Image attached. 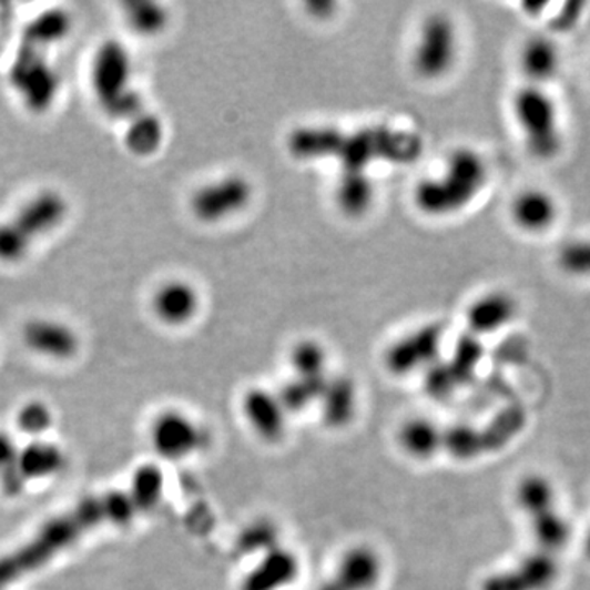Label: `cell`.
I'll use <instances>...</instances> for the list:
<instances>
[{"label": "cell", "mask_w": 590, "mask_h": 590, "mask_svg": "<svg viewBox=\"0 0 590 590\" xmlns=\"http://www.w3.org/2000/svg\"><path fill=\"white\" fill-rule=\"evenodd\" d=\"M140 517L126 489L84 497L71 509L41 523L29 541L0 556V589H9L22 579L47 568L79 541L102 527H130Z\"/></svg>", "instance_id": "1"}, {"label": "cell", "mask_w": 590, "mask_h": 590, "mask_svg": "<svg viewBox=\"0 0 590 590\" xmlns=\"http://www.w3.org/2000/svg\"><path fill=\"white\" fill-rule=\"evenodd\" d=\"M71 30V13L53 7L30 19L20 33L7 70V81L30 113L44 115L60 99L63 78L54 63V51L68 40Z\"/></svg>", "instance_id": "2"}, {"label": "cell", "mask_w": 590, "mask_h": 590, "mask_svg": "<svg viewBox=\"0 0 590 590\" xmlns=\"http://www.w3.org/2000/svg\"><path fill=\"white\" fill-rule=\"evenodd\" d=\"M89 82L99 111L112 122L126 126L148 112L135 84L132 54L122 41L104 40L95 48Z\"/></svg>", "instance_id": "3"}, {"label": "cell", "mask_w": 590, "mask_h": 590, "mask_svg": "<svg viewBox=\"0 0 590 590\" xmlns=\"http://www.w3.org/2000/svg\"><path fill=\"white\" fill-rule=\"evenodd\" d=\"M486 183V160L471 148H458L449 154L441 174L418 181L414 204L428 217H449L468 207Z\"/></svg>", "instance_id": "4"}, {"label": "cell", "mask_w": 590, "mask_h": 590, "mask_svg": "<svg viewBox=\"0 0 590 590\" xmlns=\"http://www.w3.org/2000/svg\"><path fill=\"white\" fill-rule=\"evenodd\" d=\"M71 204L58 189H41L16 214L0 222V263L27 258L41 240L57 232L70 217Z\"/></svg>", "instance_id": "5"}, {"label": "cell", "mask_w": 590, "mask_h": 590, "mask_svg": "<svg viewBox=\"0 0 590 590\" xmlns=\"http://www.w3.org/2000/svg\"><path fill=\"white\" fill-rule=\"evenodd\" d=\"M525 145L535 157L551 160L561 150L558 109L551 95L538 85H527L513 99Z\"/></svg>", "instance_id": "6"}, {"label": "cell", "mask_w": 590, "mask_h": 590, "mask_svg": "<svg viewBox=\"0 0 590 590\" xmlns=\"http://www.w3.org/2000/svg\"><path fill=\"white\" fill-rule=\"evenodd\" d=\"M148 441L157 458L180 462L201 451L205 445V431L183 408L167 407L151 418Z\"/></svg>", "instance_id": "7"}, {"label": "cell", "mask_w": 590, "mask_h": 590, "mask_svg": "<svg viewBox=\"0 0 590 590\" xmlns=\"http://www.w3.org/2000/svg\"><path fill=\"white\" fill-rule=\"evenodd\" d=\"M253 195L255 187L248 177L225 174L195 189L189 199V208L199 222L215 225L245 211L252 204Z\"/></svg>", "instance_id": "8"}, {"label": "cell", "mask_w": 590, "mask_h": 590, "mask_svg": "<svg viewBox=\"0 0 590 590\" xmlns=\"http://www.w3.org/2000/svg\"><path fill=\"white\" fill-rule=\"evenodd\" d=\"M458 30L445 13H434L418 32L411 67L424 79H440L455 67L458 58Z\"/></svg>", "instance_id": "9"}, {"label": "cell", "mask_w": 590, "mask_h": 590, "mask_svg": "<svg viewBox=\"0 0 590 590\" xmlns=\"http://www.w3.org/2000/svg\"><path fill=\"white\" fill-rule=\"evenodd\" d=\"M442 343V328L424 325L390 343L384 353V366L393 376L404 377L437 365Z\"/></svg>", "instance_id": "10"}, {"label": "cell", "mask_w": 590, "mask_h": 590, "mask_svg": "<svg viewBox=\"0 0 590 590\" xmlns=\"http://www.w3.org/2000/svg\"><path fill=\"white\" fill-rule=\"evenodd\" d=\"M243 420L253 435L266 445H279L289 431V411L276 390L250 387L240 399Z\"/></svg>", "instance_id": "11"}, {"label": "cell", "mask_w": 590, "mask_h": 590, "mask_svg": "<svg viewBox=\"0 0 590 590\" xmlns=\"http://www.w3.org/2000/svg\"><path fill=\"white\" fill-rule=\"evenodd\" d=\"M20 336L30 353L50 362H71L81 352V336L78 330L73 325L58 318H30L23 325Z\"/></svg>", "instance_id": "12"}, {"label": "cell", "mask_w": 590, "mask_h": 590, "mask_svg": "<svg viewBox=\"0 0 590 590\" xmlns=\"http://www.w3.org/2000/svg\"><path fill=\"white\" fill-rule=\"evenodd\" d=\"M383 578V555L370 545L358 543L338 556L332 584L338 590H376Z\"/></svg>", "instance_id": "13"}, {"label": "cell", "mask_w": 590, "mask_h": 590, "mask_svg": "<svg viewBox=\"0 0 590 590\" xmlns=\"http://www.w3.org/2000/svg\"><path fill=\"white\" fill-rule=\"evenodd\" d=\"M150 305L156 321L166 327L181 328L195 321L201 312L202 298L194 284L174 277L154 289Z\"/></svg>", "instance_id": "14"}, {"label": "cell", "mask_w": 590, "mask_h": 590, "mask_svg": "<svg viewBox=\"0 0 590 590\" xmlns=\"http://www.w3.org/2000/svg\"><path fill=\"white\" fill-rule=\"evenodd\" d=\"M301 572V558L283 545L256 559L240 582L238 590H287L297 582Z\"/></svg>", "instance_id": "15"}, {"label": "cell", "mask_w": 590, "mask_h": 590, "mask_svg": "<svg viewBox=\"0 0 590 590\" xmlns=\"http://www.w3.org/2000/svg\"><path fill=\"white\" fill-rule=\"evenodd\" d=\"M445 430L427 415H410L400 421L396 431L397 448L410 461L427 462L442 451Z\"/></svg>", "instance_id": "16"}, {"label": "cell", "mask_w": 590, "mask_h": 590, "mask_svg": "<svg viewBox=\"0 0 590 590\" xmlns=\"http://www.w3.org/2000/svg\"><path fill=\"white\" fill-rule=\"evenodd\" d=\"M322 421L330 430H343L355 421L359 394L349 377H328L317 400Z\"/></svg>", "instance_id": "17"}, {"label": "cell", "mask_w": 590, "mask_h": 590, "mask_svg": "<svg viewBox=\"0 0 590 590\" xmlns=\"http://www.w3.org/2000/svg\"><path fill=\"white\" fill-rule=\"evenodd\" d=\"M67 468V451L58 442L38 438L19 448L16 469L27 484L54 478Z\"/></svg>", "instance_id": "18"}, {"label": "cell", "mask_w": 590, "mask_h": 590, "mask_svg": "<svg viewBox=\"0 0 590 590\" xmlns=\"http://www.w3.org/2000/svg\"><path fill=\"white\" fill-rule=\"evenodd\" d=\"M516 301L506 293H489L476 298L466 312L469 330L490 335L506 327L516 315Z\"/></svg>", "instance_id": "19"}, {"label": "cell", "mask_w": 590, "mask_h": 590, "mask_svg": "<svg viewBox=\"0 0 590 590\" xmlns=\"http://www.w3.org/2000/svg\"><path fill=\"white\" fill-rule=\"evenodd\" d=\"M558 217V205L550 194L538 189L521 192L512 204L513 222L525 232L540 233Z\"/></svg>", "instance_id": "20"}, {"label": "cell", "mask_w": 590, "mask_h": 590, "mask_svg": "<svg viewBox=\"0 0 590 590\" xmlns=\"http://www.w3.org/2000/svg\"><path fill=\"white\" fill-rule=\"evenodd\" d=\"M376 187L368 171L345 170L336 184L335 201L348 217H362L373 207Z\"/></svg>", "instance_id": "21"}, {"label": "cell", "mask_w": 590, "mask_h": 590, "mask_svg": "<svg viewBox=\"0 0 590 590\" xmlns=\"http://www.w3.org/2000/svg\"><path fill=\"white\" fill-rule=\"evenodd\" d=\"M561 64L558 47L551 38L535 37L523 44L520 53V67L530 85L540 88L545 82L556 78Z\"/></svg>", "instance_id": "22"}, {"label": "cell", "mask_w": 590, "mask_h": 590, "mask_svg": "<svg viewBox=\"0 0 590 590\" xmlns=\"http://www.w3.org/2000/svg\"><path fill=\"white\" fill-rule=\"evenodd\" d=\"M126 492L132 497L140 516L151 513L161 506L166 492V476L156 462H143L130 478Z\"/></svg>", "instance_id": "23"}, {"label": "cell", "mask_w": 590, "mask_h": 590, "mask_svg": "<svg viewBox=\"0 0 590 590\" xmlns=\"http://www.w3.org/2000/svg\"><path fill=\"white\" fill-rule=\"evenodd\" d=\"M164 123L156 113L148 111L125 126L123 143L135 156L146 157L156 153L164 142Z\"/></svg>", "instance_id": "24"}, {"label": "cell", "mask_w": 590, "mask_h": 590, "mask_svg": "<svg viewBox=\"0 0 590 590\" xmlns=\"http://www.w3.org/2000/svg\"><path fill=\"white\" fill-rule=\"evenodd\" d=\"M279 547H283L279 525L266 517L255 518V520L250 521L240 530L238 537H236V550H238V553L253 556L256 559Z\"/></svg>", "instance_id": "25"}, {"label": "cell", "mask_w": 590, "mask_h": 590, "mask_svg": "<svg viewBox=\"0 0 590 590\" xmlns=\"http://www.w3.org/2000/svg\"><path fill=\"white\" fill-rule=\"evenodd\" d=\"M327 348L317 339H301L295 343L289 355V366L293 369V376L307 380H327L328 374Z\"/></svg>", "instance_id": "26"}, {"label": "cell", "mask_w": 590, "mask_h": 590, "mask_svg": "<svg viewBox=\"0 0 590 590\" xmlns=\"http://www.w3.org/2000/svg\"><path fill=\"white\" fill-rule=\"evenodd\" d=\"M123 17L130 30L140 37H157L170 26L171 16L163 3L135 0L123 3Z\"/></svg>", "instance_id": "27"}, {"label": "cell", "mask_w": 590, "mask_h": 590, "mask_svg": "<svg viewBox=\"0 0 590 590\" xmlns=\"http://www.w3.org/2000/svg\"><path fill=\"white\" fill-rule=\"evenodd\" d=\"M530 521L531 533L543 553L551 555L553 551L561 550L571 537L568 521L559 516L556 509L530 517Z\"/></svg>", "instance_id": "28"}, {"label": "cell", "mask_w": 590, "mask_h": 590, "mask_svg": "<svg viewBox=\"0 0 590 590\" xmlns=\"http://www.w3.org/2000/svg\"><path fill=\"white\" fill-rule=\"evenodd\" d=\"M517 503L525 513L533 517L555 509L553 484L543 476H527L518 482Z\"/></svg>", "instance_id": "29"}, {"label": "cell", "mask_w": 590, "mask_h": 590, "mask_svg": "<svg viewBox=\"0 0 590 590\" xmlns=\"http://www.w3.org/2000/svg\"><path fill=\"white\" fill-rule=\"evenodd\" d=\"M54 424L53 408L40 399L27 400L16 411L17 430L22 431L30 440L44 438Z\"/></svg>", "instance_id": "30"}, {"label": "cell", "mask_w": 590, "mask_h": 590, "mask_svg": "<svg viewBox=\"0 0 590 590\" xmlns=\"http://www.w3.org/2000/svg\"><path fill=\"white\" fill-rule=\"evenodd\" d=\"M484 448L479 431L468 425H455L442 435V451L456 459L476 458Z\"/></svg>", "instance_id": "31"}, {"label": "cell", "mask_w": 590, "mask_h": 590, "mask_svg": "<svg viewBox=\"0 0 590 590\" xmlns=\"http://www.w3.org/2000/svg\"><path fill=\"white\" fill-rule=\"evenodd\" d=\"M558 264L566 274L590 277V240L566 243L558 253Z\"/></svg>", "instance_id": "32"}, {"label": "cell", "mask_w": 590, "mask_h": 590, "mask_svg": "<svg viewBox=\"0 0 590 590\" xmlns=\"http://www.w3.org/2000/svg\"><path fill=\"white\" fill-rule=\"evenodd\" d=\"M480 358H482V348H480L478 339L465 338L456 346L455 359H452L449 368L455 370L459 380H462L478 366Z\"/></svg>", "instance_id": "33"}, {"label": "cell", "mask_w": 590, "mask_h": 590, "mask_svg": "<svg viewBox=\"0 0 590 590\" xmlns=\"http://www.w3.org/2000/svg\"><path fill=\"white\" fill-rule=\"evenodd\" d=\"M19 448L20 446L17 445L12 434L7 430H0V479L16 465Z\"/></svg>", "instance_id": "34"}, {"label": "cell", "mask_w": 590, "mask_h": 590, "mask_svg": "<svg viewBox=\"0 0 590 590\" xmlns=\"http://www.w3.org/2000/svg\"><path fill=\"white\" fill-rule=\"evenodd\" d=\"M582 7H584V3H571V10H569V12L561 13V16L556 19V26H558L561 30H566L569 29V27L574 26V23L578 22L579 17H581Z\"/></svg>", "instance_id": "35"}, {"label": "cell", "mask_w": 590, "mask_h": 590, "mask_svg": "<svg viewBox=\"0 0 590 590\" xmlns=\"http://www.w3.org/2000/svg\"><path fill=\"white\" fill-rule=\"evenodd\" d=\"M584 553L586 556H588L589 561H590V528H589L588 535H586Z\"/></svg>", "instance_id": "36"}, {"label": "cell", "mask_w": 590, "mask_h": 590, "mask_svg": "<svg viewBox=\"0 0 590 590\" xmlns=\"http://www.w3.org/2000/svg\"><path fill=\"white\" fill-rule=\"evenodd\" d=\"M0 590H7V589H0Z\"/></svg>", "instance_id": "37"}]
</instances>
